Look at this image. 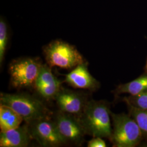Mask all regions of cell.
Here are the masks:
<instances>
[{
	"instance_id": "1",
	"label": "cell",
	"mask_w": 147,
	"mask_h": 147,
	"mask_svg": "<svg viewBox=\"0 0 147 147\" xmlns=\"http://www.w3.org/2000/svg\"><path fill=\"white\" fill-rule=\"evenodd\" d=\"M109 104L104 100L88 101L79 120L86 135L111 140L112 127Z\"/></svg>"
},
{
	"instance_id": "2",
	"label": "cell",
	"mask_w": 147,
	"mask_h": 147,
	"mask_svg": "<svg viewBox=\"0 0 147 147\" xmlns=\"http://www.w3.org/2000/svg\"><path fill=\"white\" fill-rule=\"evenodd\" d=\"M1 104L7 105L16 111L27 124L45 117H50L51 112L40 100L24 93H1Z\"/></svg>"
},
{
	"instance_id": "3",
	"label": "cell",
	"mask_w": 147,
	"mask_h": 147,
	"mask_svg": "<svg viewBox=\"0 0 147 147\" xmlns=\"http://www.w3.org/2000/svg\"><path fill=\"white\" fill-rule=\"evenodd\" d=\"M112 134L110 141L116 147H135L143 140L140 127L129 114L111 112Z\"/></svg>"
},
{
	"instance_id": "4",
	"label": "cell",
	"mask_w": 147,
	"mask_h": 147,
	"mask_svg": "<svg viewBox=\"0 0 147 147\" xmlns=\"http://www.w3.org/2000/svg\"><path fill=\"white\" fill-rule=\"evenodd\" d=\"M42 50L50 67L69 69L85 62L84 57L76 47L62 40H53L45 45Z\"/></svg>"
},
{
	"instance_id": "5",
	"label": "cell",
	"mask_w": 147,
	"mask_h": 147,
	"mask_svg": "<svg viewBox=\"0 0 147 147\" xmlns=\"http://www.w3.org/2000/svg\"><path fill=\"white\" fill-rule=\"evenodd\" d=\"M42 64L38 58L23 57L13 60L9 66L11 85L20 89L34 87Z\"/></svg>"
},
{
	"instance_id": "6",
	"label": "cell",
	"mask_w": 147,
	"mask_h": 147,
	"mask_svg": "<svg viewBox=\"0 0 147 147\" xmlns=\"http://www.w3.org/2000/svg\"><path fill=\"white\" fill-rule=\"evenodd\" d=\"M27 125L32 138L42 147H59L67 143L50 117L43 118Z\"/></svg>"
},
{
	"instance_id": "7",
	"label": "cell",
	"mask_w": 147,
	"mask_h": 147,
	"mask_svg": "<svg viewBox=\"0 0 147 147\" xmlns=\"http://www.w3.org/2000/svg\"><path fill=\"white\" fill-rule=\"evenodd\" d=\"M53 121L67 143L81 146L86 134L78 118L59 110Z\"/></svg>"
},
{
	"instance_id": "8",
	"label": "cell",
	"mask_w": 147,
	"mask_h": 147,
	"mask_svg": "<svg viewBox=\"0 0 147 147\" xmlns=\"http://www.w3.org/2000/svg\"><path fill=\"white\" fill-rule=\"evenodd\" d=\"M59 110L79 118L88 102L86 94L61 87L55 97Z\"/></svg>"
},
{
	"instance_id": "9",
	"label": "cell",
	"mask_w": 147,
	"mask_h": 147,
	"mask_svg": "<svg viewBox=\"0 0 147 147\" xmlns=\"http://www.w3.org/2000/svg\"><path fill=\"white\" fill-rule=\"evenodd\" d=\"M86 62L80 64L65 76V81L77 89L95 91L100 87L99 82L90 74Z\"/></svg>"
},
{
	"instance_id": "10",
	"label": "cell",
	"mask_w": 147,
	"mask_h": 147,
	"mask_svg": "<svg viewBox=\"0 0 147 147\" xmlns=\"http://www.w3.org/2000/svg\"><path fill=\"white\" fill-rule=\"evenodd\" d=\"M32 138L27 124L5 132H1L0 147H26Z\"/></svg>"
},
{
	"instance_id": "11",
	"label": "cell",
	"mask_w": 147,
	"mask_h": 147,
	"mask_svg": "<svg viewBox=\"0 0 147 147\" xmlns=\"http://www.w3.org/2000/svg\"><path fill=\"white\" fill-rule=\"evenodd\" d=\"M22 118L16 111L7 105H0V129L1 132H5L19 126Z\"/></svg>"
},
{
	"instance_id": "12",
	"label": "cell",
	"mask_w": 147,
	"mask_h": 147,
	"mask_svg": "<svg viewBox=\"0 0 147 147\" xmlns=\"http://www.w3.org/2000/svg\"><path fill=\"white\" fill-rule=\"evenodd\" d=\"M147 92V72L131 81L118 85L114 93L116 95L126 93L130 95H136Z\"/></svg>"
},
{
	"instance_id": "13",
	"label": "cell",
	"mask_w": 147,
	"mask_h": 147,
	"mask_svg": "<svg viewBox=\"0 0 147 147\" xmlns=\"http://www.w3.org/2000/svg\"><path fill=\"white\" fill-rule=\"evenodd\" d=\"M58 82L59 81L53 74L50 67L48 64H42L34 87L37 90L44 86L54 84Z\"/></svg>"
},
{
	"instance_id": "14",
	"label": "cell",
	"mask_w": 147,
	"mask_h": 147,
	"mask_svg": "<svg viewBox=\"0 0 147 147\" xmlns=\"http://www.w3.org/2000/svg\"><path fill=\"white\" fill-rule=\"evenodd\" d=\"M129 114L136 121L142 132L143 139L147 141V110H141L127 105Z\"/></svg>"
},
{
	"instance_id": "15",
	"label": "cell",
	"mask_w": 147,
	"mask_h": 147,
	"mask_svg": "<svg viewBox=\"0 0 147 147\" xmlns=\"http://www.w3.org/2000/svg\"><path fill=\"white\" fill-rule=\"evenodd\" d=\"M8 28L7 24L3 17L0 18V64L3 63L5 51L8 44Z\"/></svg>"
},
{
	"instance_id": "16",
	"label": "cell",
	"mask_w": 147,
	"mask_h": 147,
	"mask_svg": "<svg viewBox=\"0 0 147 147\" xmlns=\"http://www.w3.org/2000/svg\"><path fill=\"white\" fill-rule=\"evenodd\" d=\"M127 105L141 110H147V92L136 95H129L123 98Z\"/></svg>"
},
{
	"instance_id": "17",
	"label": "cell",
	"mask_w": 147,
	"mask_h": 147,
	"mask_svg": "<svg viewBox=\"0 0 147 147\" xmlns=\"http://www.w3.org/2000/svg\"><path fill=\"white\" fill-rule=\"evenodd\" d=\"M61 87V83L59 81L54 84L44 86L37 90L43 98L51 100L55 98Z\"/></svg>"
},
{
	"instance_id": "18",
	"label": "cell",
	"mask_w": 147,
	"mask_h": 147,
	"mask_svg": "<svg viewBox=\"0 0 147 147\" xmlns=\"http://www.w3.org/2000/svg\"><path fill=\"white\" fill-rule=\"evenodd\" d=\"M87 147H106V144L101 137H94L88 142Z\"/></svg>"
},
{
	"instance_id": "19",
	"label": "cell",
	"mask_w": 147,
	"mask_h": 147,
	"mask_svg": "<svg viewBox=\"0 0 147 147\" xmlns=\"http://www.w3.org/2000/svg\"><path fill=\"white\" fill-rule=\"evenodd\" d=\"M146 71L147 72V62H146Z\"/></svg>"
}]
</instances>
